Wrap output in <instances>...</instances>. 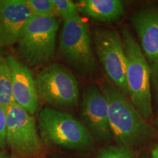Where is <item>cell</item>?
<instances>
[{"label":"cell","mask_w":158,"mask_h":158,"mask_svg":"<svg viewBox=\"0 0 158 158\" xmlns=\"http://www.w3.org/2000/svg\"><path fill=\"white\" fill-rule=\"evenodd\" d=\"M13 103L11 73L7 58L0 54V106L7 111Z\"/></svg>","instance_id":"5bb4252c"},{"label":"cell","mask_w":158,"mask_h":158,"mask_svg":"<svg viewBox=\"0 0 158 158\" xmlns=\"http://www.w3.org/2000/svg\"><path fill=\"white\" fill-rule=\"evenodd\" d=\"M93 43L106 76L111 84L129 98L126 58L120 33L116 29H96L93 33Z\"/></svg>","instance_id":"ba28073f"},{"label":"cell","mask_w":158,"mask_h":158,"mask_svg":"<svg viewBox=\"0 0 158 158\" xmlns=\"http://www.w3.org/2000/svg\"><path fill=\"white\" fill-rule=\"evenodd\" d=\"M7 111L0 106V148L5 147L6 143Z\"/></svg>","instance_id":"ac0fdd59"},{"label":"cell","mask_w":158,"mask_h":158,"mask_svg":"<svg viewBox=\"0 0 158 158\" xmlns=\"http://www.w3.org/2000/svg\"><path fill=\"white\" fill-rule=\"evenodd\" d=\"M59 27L57 17L32 15L17 42L19 53L27 64L45 68L52 62L56 53Z\"/></svg>","instance_id":"5b68a950"},{"label":"cell","mask_w":158,"mask_h":158,"mask_svg":"<svg viewBox=\"0 0 158 158\" xmlns=\"http://www.w3.org/2000/svg\"><path fill=\"white\" fill-rule=\"evenodd\" d=\"M0 158H10L7 154L2 152H0Z\"/></svg>","instance_id":"ffe728a7"},{"label":"cell","mask_w":158,"mask_h":158,"mask_svg":"<svg viewBox=\"0 0 158 158\" xmlns=\"http://www.w3.org/2000/svg\"><path fill=\"white\" fill-rule=\"evenodd\" d=\"M132 24L149 65L151 84L158 106V8L145 7L134 13Z\"/></svg>","instance_id":"9c48e42d"},{"label":"cell","mask_w":158,"mask_h":158,"mask_svg":"<svg viewBox=\"0 0 158 158\" xmlns=\"http://www.w3.org/2000/svg\"><path fill=\"white\" fill-rule=\"evenodd\" d=\"M152 158H158V145L154 148L152 152Z\"/></svg>","instance_id":"d6986e66"},{"label":"cell","mask_w":158,"mask_h":158,"mask_svg":"<svg viewBox=\"0 0 158 158\" xmlns=\"http://www.w3.org/2000/svg\"><path fill=\"white\" fill-rule=\"evenodd\" d=\"M81 116L89 131L99 141H108L112 137L107 101L102 89L95 84L88 85L83 92Z\"/></svg>","instance_id":"30bf717a"},{"label":"cell","mask_w":158,"mask_h":158,"mask_svg":"<svg viewBox=\"0 0 158 158\" xmlns=\"http://www.w3.org/2000/svg\"><path fill=\"white\" fill-rule=\"evenodd\" d=\"M6 143L13 158H42L45 155V143L34 117L15 103L7 110Z\"/></svg>","instance_id":"52a82bcc"},{"label":"cell","mask_w":158,"mask_h":158,"mask_svg":"<svg viewBox=\"0 0 158 158\" xmlns=\"http://www.w3.org/2000/svg\"><path fill=\"white\" fill-rule=\"evenodd\" d=\"M76 4L78 13L99 22H116L125 13L124 4L119 0H81Z\"/></svg>","instance_id":"4fadbf2b"},{"label":"cell","mask_w":158,"mask_h":158,"mask_svg":"<svg viewBox=\"0 0 158 158\" xmlns=\"http://www.w3.org/2000/svg\"><path fill=\"white\" fill-rule=\"evenodd\" d=\"M56 7V17H61L64 20L69 19L78 15L77 4L70 0H54Z\"/></svg>","instance_id":"2e32d148"},{"label":"cell","mask_w":158,"mask_h":158,"mask_svg":"<svg viewBox=\"0 0 158 158\" xmlns=\"http://www.w3.org/2000/svg\"><path fill=\"white\" fill-rule=\"evenodd\" d=\"M156 125H157V128H158V116H157V118H156Z\"/></svg>","instance_id":"44dd1931"},{"label":"cell","mask_w":158,"mask_h":158,"mask_svg":"<svg viewBox=\"0 0 158 158\" xmlns=\"http://www.w3.org/2000/svg\"><path fill=\"white\" fill-rule=\"evenodd\" d=\"M40 136L45 144L69 149L89 150L93 136L84 123L70 114L46 107L37 116Z\"/></svg>","instance_id":"3957f363"},{"label":"cell","mask_w":158,"mask_h":158,"mask_svg":"<svg viewBox=\"0 0 158 158\" xmlns=\"http://www.w3.org/2000/svg\"><path fill=\"white\" fill-rule=\"evenodd\" d=\"M57 55L83 76H90L95 71L96 60L89 27L79 14L64 21Z\"/></svg>","instance_id":"277c9868"},{"label":"cell","mask_w":158,"mask_h":158,"mask_svg":"<svg viewBox=\"0 0 158 158\" xmlns=\"http://www.w3.org/2000/svg\"><path fill=\"white\" fill-rule=\"evenodd\" d=\"M133 153L128 148L121 146H110L102 149L98 158H133Z\"/></svg>","instance_id":"e0dca14e"},{"label":"cell","mask_w":158,"mask_h":158,"mask_svg":"<svg viewBox=\"0 0 158 158\" xmlns=\"http://www.w3.org/2000/svg\"><path fill=\"white\" fill-rule=\"evenodd\" d=\"M31 17L26 0H0V48L17 43Z\"/></svg>","instance_id":"7c38bea8"},{"label":"cell","mask_w":158,"mask_h":158,"mask_svg":"<svg viewBox=\"0 0 158 158\" xmlns=\"http://www.w3.org/2000/svg\"><path fill=\"white\" fill-rule=\"evenodd\" d=\"M26 2L33 16L56 17L54 0H26Z\"/></svg>","instance_id":"9a60e30c"},{"label":"cell","mask_w":158,"mask_h":158,"mask_svg":"<svg viewBox=\"0 0 158 158\" xmlns=\"http://www.w3.org/2000/svg\"><path fill=\"white\" fill-rule=\"evenodd\" d=\"M11 73L13 101L19 107L34 116L38 112L40 98L35 77L30 68L15 56L6 57Z\"/></svg>","instance_id":"8fae6325"},{"label":"cell","mask_w":158,"mask_h":158,"mask_svg":"<svg viewBox=\"0 0 158 158\" xmlns=\"http://www.w3.org/2000/svg\"><path fill=\"white\" fill-rule=\"evenodd\" d=\"M102 91L107 101L110 131L118 146L129 149L153 137V129L127 96L111 83H105Z\"/></svg>","instance_id":"6da1fadb"},{"label":"cell","mask_w":158,"mask_h":158,"mask_svg":"<svg viewBox=\"0 0 158 158\" xmlns=\"http://www.w3.org/2000/svg\"><path fill=\"white\" fill-rule=\"evenodd\" d=\"M40 100L56 108H73L78 106V81L71 71L57 62H51L35 76Z\"/></svg>","instance_id":"8992f818"},{"label":"cell","mask_w":158,"mask_h":158,"mask_svg":"<svg viewBox=\"0 0 158 158\" xmlns=\"http://www.w3.org/2000/svg\"><path fill=\"white\" fill-rule=\"evenodd\" d=\"M126 58V81L129 99L145 120L152 116L151 73L139 43L130 29L124 27L120 33Z\"/></svg>","instance_id":"7a4b0ae2"}]
</instances>
